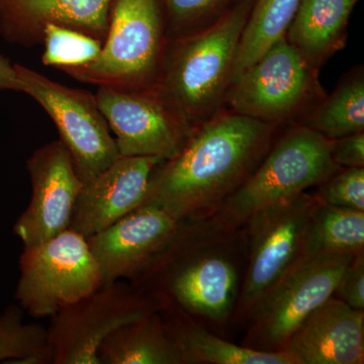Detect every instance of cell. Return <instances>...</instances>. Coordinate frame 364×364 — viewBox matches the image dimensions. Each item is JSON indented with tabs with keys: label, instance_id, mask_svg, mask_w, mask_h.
I'll list each match as a JSON object with an SVG mask.
<instances>
[{
	"label": "cell",
	"instance_id": "cell-1",
	"mask_svg": "<svg viewBox=\"0 0 364 364\" xmlns=\"http://www.w3.org/2000/svg\"><path fill=\"white\" fill-rule=\"evenodd\" d=\"M247 265L244 225L220 212L184 220L168 241L132 279L159 313L191 318L225 337L234 316Z\"/></svg>",
	"mask_w": 364,
	"mask_h": 364
},
{
	"label": "cell",
	"instance_id": "cell-2",
	"mask_svg": "<svg viewBox=\"0 0 364 364\" xmlns=\"http://www.w3.org/2000/svg\"><path fill=\"white\" fill-rule=\"evenodd\" d=\"M280 130L223 107L195 126L176 156L153 168L142 205L162 208L178 221L219 212Z\"/></svg>",
	"mask_w": 364,
	"mask_h": 364
},
{
	"label": "cell",
	"instance_id": "cell-3",
	"mask_svg": "<svg viewBox=\"0 0 364 364\" xmlns=\"http://www.w3.org/2000/svg\"><path fill=\"white\" fill-rule=\"evenodd\" d=\"M254 0H240L212 26L168 40L157 88L193 126L224 107Z\"/></svg>",
	"mask_w": 364,
	"mask_h": 364
},
{
	"label": "cell",
	"instance_id": "cell-4",
	"mask_svg": "<svg viewBox=\"0 0 364 364\" xmlns=\"http://www.w3.org/2000/svg\"><path fill=\"white\" fill-rule=\"evenodd\" d=\"M167 43L159 0H112L107 37L97 58L61 71L97 87L151 90L159 83Z\"/></svg>",
	"mask_w": 364,
	"mask_h": 364
},
{
	"label": "cell",
	"instance_id": "cell-5",
	"mask_svg": "<svg viewBox=\"0 0 364 364\" xmlns=\"http://www.w3.org/2000/svg\"><path fill=\"white\" fill-rule=\"evenodd\" d=\"M331 144L304 124L284 127L257 167L219 212L243 225L256 210L316 188L342 168L333 161Z\"/></svg>",
	"mask_w": 364,
	"mask_h": 364
},
{
	"label": "cell",
	"instance_id": "cell-6",
	"mask_svg": "<svg viewBox=\"0 0 364 364\" xmlns=\"http://www.w3.org/2000/svg\"><path fill=\"white\" fill-rule=\"evenodd\" d=\"M325 97L318 70L284 36L230 85L224 107L284 128L301 123Z\"/></svg>",
	"mask_w": 364,
	"mask_h": 364
},
{
	"label": "cell",
	"instance_id": "cell-7",
	"mask_svg": "<svg viewBox=\"0 0 364 364\" xmlns=\"http://www.w3.org/2000/svg\"><path fill=\"white\" fill-rule=\"evenodd\" d=\"M320 203L305 193L256 210L244 222L247 265L234 316V328L244 327L263 294L303 259L306 230Z\"/></svg>",
	"mask_w": 364,
	"mask_h": 364
},
{
	"label": "cell",
	"instance_id": "cell-8",
	"mask_svg": "<svg viewBox=\"0 0 364 364\" xmlns=\"http://www.w3.org/2000/svg\"><path fill=\"white\" fill-rule=\"evenodd\" d=\"M102 286L87 239L68 229L23 248L14 299L33 318L52 317Z\"/></svg>",
	"mask_w": 364,
	"mask_h": 364
},
{
	"label": "cell",
	"instance_id": "cell-9",
	"mask_svg": "<svg viewBox=\"0 0 364 364\" xmlns=\"http://www.w3.org/2000/svg\"><path fill=\"white\" fill-rule=\"evenodd\" d=\"M354 256L299 261L254 306L241 344L256 350L282 352L301 323L331 298Z\"/></svg>",
	"mask_w": 364,
	"mask_h": 364
},
{
	"label": "cell",
	"instance_id": "cell-10",
	"mask_svg": "<svg viewBox=\"0 0 364 364\" xmlns=\"http://www.w3.org/2000/svg\"><path fill=\"white\" fill-rule=\"evenodd\" d=\"M21 92L33 97L51 117L59 141L83 184L119 156L116 141L95 95L53 81L39 72L14 64Z\"/></svg>",
	"mask_w": 364,
	"mask_h": 364
},
{
	"label": "cell",
	"instance_id": "cell-11",
	"mask_svg": "<svg viewBox=\"0 0 364 364\" xmlns=\"http://www.w3.org/2000/svg\"><path fill=\"white\" fill-rule=\"evenodd\" d=\"M159 311L152 299L130 282L102 284L52 316L47 329L52 364H100L98 349L111 333Z\"/></svg>",
	"mask_w": 364,
	"mask_h": 364
},
{
	"label": "cell",
	"instance_id": "cell-12",
	"mask_svg": "<svg viewBox=\"0 0 364 364\" xmlns=\"http://www.w3.org/2000/svg\"><path fill=\"white\" fill-rule=\"evenodd\" d=\"M95 97L121 156L168 160L181 151L195 128L157 87H97Z\"/></svg>",
	"mask_w": 364,
	"mask_h": 364
},
{
	"label": "cell",
	"instance_id": "cell-13",
	"mask_svg": "<svg viewBox=\"0 0 364 364\" xmlns=\"http://www.w3.org/2000/svg\"><path fill=\"white\" fill-rule=\"evenodd\" d=\"M26 169L32 196L14 227L23 248L38 245L69 229L74 205L83 186L59 140L33 151L26 161Z\"/></svg>",
	"mask_w": 364,
	"mask_h": 364
},
{
	"label": "cell",
	"instance_id": "cell-14",
	"mask_svg": "<svg viewBox=\"0 0 364 364\" xmlns=\"http://www.w3.org/2000/svg\"><path fill=\"white\" fill-rule=\"evenodd\" d=\"M181 222L162 208L142 205L87 238L102 284L135 279Z\"/></svg>",
	"mask_w": 364,
	"mask_h": 364
},
{
	"label": "cell",
	"instance_id": "cell-15",
	"mask_svg": "<svg viewBox=\"0 0 364 364\" xmlns=\"http://www.w3.org/2000/svg\"><path fill=\"white\" fill-rule=\"evenodd\" d=\"M156 157L121 156L83 184L69 229L87 239L142 205Z\"/></svg>",
	"mask_w": 364,
	"mask_h": 364
},
{
	"label": "cell",
	"instance_id": "cell-16",
	"mask_svg": "<svg viewBox=\"0 0 364 364\" xmlns=\"http://www.w3.org/2000/svg\"><path fill=\"white\" fill-rule=\"evenodd\" d=\"M282 351L296 364H363L364 310L332 296L301 323Z\"/></svg>",
	"mask_w": 364,
	"mask_h": 364
},
{
	"label": "cell",
	"instance_id": "cell-17",
	"mask_svg": "<svg viewBox=\"0 0 364 364\" xmlns=\"http://www.w3.org/2000/svg\"><path fill=\"white\" fill-rule=\"evenodd\" d=\"M112 0H0V33L11 43L42 44L49 25L66 26L105 42Z\"/></svg>",
	"mask_w": 364,
	"mask_h": 364
},
{
	"label": "cell",
	"instance_id": "cell-18",
	"mask_svg": "<svg viewBox=\"0 0 364 364\" xmlns=\"http://www.w3.org/2000/svg\"><path fill=\"white\" fill-rule=\"evenodd\" d=\"M358 0H299L284 37L313 68L320 71L345 46L347 26Z\"/></svg>",
	"mask_w": 364,
	"mask_h": 364
},
{
	"label": "cell",
	"instance_id": "cell-19",
	"mask_svg": "<svg viewBox=\"0 0 364 364\" xmlns=\"http://www.w3.org/2000/svg\"><path fill=\"white\" fill-rule=\"evenodd\" d=\"M161 316L181 354V364H296L287 352L256 350L232 343L191 318Z\"/></svg>",
	"mask_w": 364,
	"mask_h": 364
},
{
	"label": "cell",
	"instance_id": "cell-20",
	"mask_svg": "<svg viewBox=\"0 0 364 364\" xmlns=\"http://www.w3.org/2000/svg\"><path fill=\"white\" fill-rule=\"evenodd\" d=\"M97 355L100 364H181L159 312L117 328L100 345Z\"/></svg>",
	"mask_w": 364,
	"mask_h": 364
},
{
	"label": "cell",
	"instance_id": "cell-21",
	"mask_svg": "<svg viewBox=\"0 0 364 364\" xmlns=\"http://www.w3.org/2000/svg\"><path fill=\"white\" fill-rule=\"evenodd\" d=\"M329 140L364 132V72L354 67L299 123Z\"/></svg>",
	"mask_w": 364,
	"mask_h": 364
},
{
	"label": "cell",
	"instance_id": "cell-22",
	"mask_svg": "<svg viewBox=\"0 0 364 364\" xmlns=\"http://www.w3.org/2000/svg\"><path fill=\"white\" fill-rule=\"evenodd\" d=\"M364 252V212L318 203L306 230L304 257Z\"/></svg>",
	"mask_w": 364,
	"mask_h": 364
},
{
	"label": "cell",
	"instance_id": "cell-23",
	"mask_svg": "<svg viewBox=\"0 0 364 364\" xmlns=\"http://www.w3.org/2000/svg\"><path fill=\"white\" fill-rule=\"evenodd\" d=\"M299 0H254L235 57L231 83L284 37Z\"/></svg>",
	"mask_w": 364,
	"mask_h": 364
},
{
	"label": "cell",
	"instance_id": "cell-24",
	"mask_svg": "<svg viewBox=\"0 0 364 364\" xmlns=\"http://www.w3.org/2000/svg\"><path fill=\"white\" fill-rule=\"evenodd\" d=\"M0 363L52 364L48 330L23 322L18 305H9L0 315Z\"/></svg>",
	"mask_w": 364,
	"mask_h": 364
},
{
	"label": "cell",
	"instance_id": "cell-25",
	"mask_svg": "<svg viewBox=\"0 0 364 364\" xmlns=\"http://www.w3.org/2000/svg\"><path fill=\"white\" fill-rule=\"evenodd\" d=\"M102 41L66 26L49 25L44 30L42 63L62 69L86 65L102 51Z\"/></svg>",
	"mask_w": 364,
	"mask_h": 364
},
{
	"label": "cell",
	"instance_id": "cell-26",
	"mask_svg": "<svg viewBox=\"0 0 364 364\" xmlns=\"http://www.w3.org/2000/svg\"><path fill=\"white\" fill-rule=\"evenodd\" d=\"M167 38L184 37L212 26L240 0H159Z\"/></svg>",
	"mask_w": 364,
	"mask_h": 364
},
{
	"label": "cell",
	"instance_id": "cell-27",
	"mask_svg": "<svg viewBox=\"0 0 364 364\" xmlns=\"http://www.w3.org/2000/svg\"><path fill=\"white\" fill-rule=\"evenodd\" d=\"M316 188L321 203L364 212V167H342Z\"/></svg>",
	"mask_w": 364,
	"mask_h": 364
},
{
	"label": "cell",
	"instance_id": "cell-28",
	"mask_svg": "<svg viewBox=\"0 0 364 364\" xmlns=\"http://www.w3.org/2000/svg\"><path fill=\"white\" fill-rule=\"evenodd\" d=\"M333 296L352 309L364 310V252L356 254L345 268Z\"/></svg>",
	"mask_w": 364,
	"mask_h": 364
},
{
	"label": "cell",
	"instance_id": "cell-29",
	"mask_svg": "<svg viewBox=\"0 0 364 364\" xmlns=\"http://www.w3.org/2000/svg\"><path fill=\"white\" fill-rule=\"evenodd\" d=\"M331 156L339 167H364V132L332 140Z\"/></svg>",
	"mask_w": 364,
	"mask_h": 364
},
{
	"label": "cell",
	"instance_id": "cell-30",
	"mask_svg": "<svg viewBox=\"0 0 364 364\" xmlns=\"http://www.w3.org/2000/svg\"><path fill=\"white\" fill-rule=\"evenodd\" d=\"M0 90H9L21 92L20 80L18 78L14 64L0 56Z\"/></svg>",
	"mask_w": 364,
	"mask_h": 364
}]
</instances>
